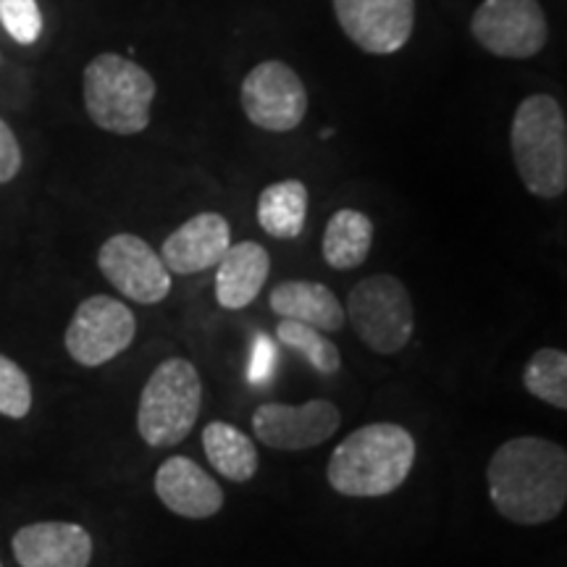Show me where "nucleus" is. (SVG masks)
I'll return each instance as SVG.
<instances>
[{"instance_id":"nucleus-17","label":"nucleus","mask_w":567,"mask_h":567,"mask_svg":"<svg viewBox=\"0 0 567 567\" xmlns=\"http://www.w3.org/2000/svg\"><path fill=\"white\" fill-rule=\"evenodd\" d=\"M268 305L281 321H300L323 331V334H334L347 321L339 297L326 284L308 279L281 281L268 295Z\"/></svg>"},{"instance_id":"nucleus-3","label":"nucleus","mask_w":567,"mask_h":567,"mask_svg":"<svg viewBox=\"0 0 567 567\" xmlns=\"http://www.w3.org/2000/svg\"><path fill=\"white\" fill-rule=\"evenodd\" d=\"M509 151L530 195L557 200L567 193V118L557 97L536 92L517 105Z\"/></svg>"},{"instance_id":"nucleus-11","label":"nucleus","mask_w":567,"mask_h":567,"mask_svg":"<svg viewBox=\"0 0 567 567\" xmlns=\"http://www.w3.org/2000/svg\"><path fill=\"white\" fill-rule=\"evenodd\" d=\"M339 27L368 55L400 53L413 38L415 0H331Z\"/></svg>"},{"instance_id":"nucleus-14","label":"nucleus","mask_w":567,"mask_h":567,"mask_svg":"<svg viewBox=\"0 0 567 567\" xmlns=\"http://www.w3.org/2000/svg\"><path fill=\"white\" fill-rule=\"evenodd\" d=\"M231 247V226L221 213L205 210L174 229L161 247L163 264L172 274L193 276L216 268Z\"/></svg>"},{"instance_id":"nucleus-8","label":"nucleus","mask_w":567,"mask_h":567,"mask_svg":"<svg viewBox=\"0 0 567 567\" xmlns=\"http://www.w3.org/2000/svg\"><path fill=\"white\" fill-rule=\"evenodd\" d=\"M473 40L505 61L536 59L549 42V21L538 0H484L471 19Z\"/></svg>"},{"instance_id":"nucleus-24","label":"nucleus","mask_w":567,"mask_h":567,"mask_svg":"<svg viewBox=\"0 0 567 567\" xmlns=\"http://www.w3.org/2000/svg\"><path fill=\"white\" fill-rule=\"evenodd\" d=\"M0 27L19 45H34L42 34L38 0H0Z\"/></svg>"},{"instance_id":"nucleus-12","label":"nucleus","mask_w":567,"mask_h":567,"mask_svg":"<svg viewBox=\"0 0 567 567\" xmlns=\"http://www.w3.org/2000/svg\"><path fill=\"white\" fill-rule=\"evenodd\" d=\"M339 425H342V413L329 400H310L305 405L266 402L252 413L255 439L279 452L321 446L337 434Z\"/></svg>"},{"instance_id":"nucleus-1","label":"nucleus","mask_w":567,"mask_h":567,"mask_svg":"<svg viewBox=\"0 0 567 567\" xmlns=\"http://www.w3.org/2000/svg\"><path fill=\"white\" fill-rule=\"evenodd\" d=\"M488 499L515 526H542L567 505V452L542 436L509 439L486 465Z\"/></svg>"},{"instance_id":"nucleus-6","label":"nucleus","mask_w":567,"mask_h":567,"mask_svg":"<svg viewBox=\"0 0 567 567\" xmlns=\"http://www.w3.org/2000/svg\"><path fill=\"white\" fill-rule=\"evenodd\" d=\"M344 316L360 342L375 354L402 352L415 331L413 300L405 284L392 274H373L354 284Z\"/></svg>"},{"instance_id":"nucleus-27","label":"nucleus","mask_w":567,"mask_h":567,"mask_svg":"<svg viewBox=\"0 0 567 567\" xmlns=\"http://www.w3.org/2000/svg\"><path fill=\"white\" fill-rule=\"evenodd\" d=\"M0 567H3V563H0Z\"/></svg>"},{"instance_id":"nucleus-19","label":"nucleus","mask_w":567,"mask_h":567,"mask_svg":"<svg viewBox=\"0 0 567 567\" xmlns=\"http://www.w3.org/2000/svg\"><path fill=\"white\" fill-rule=\"evenodd\" d=\"M203 450L208 463L216 467L226 481L247 484L258 473L260 457L258 446L237 425L226 421H213L203 429Z\"/></svg>"},{"instance_id":"nucleus-2","label":"nucleus","mask_w":567,"mask_h":567,"mask_svg":"<svg viewBox=\"0 0 567 567\" xmlns=\"http://www.w3.org/2000/svg\"><path fill=\"white\" fill-rule=\"evenodd\" d=\"M415 465V439L400 423H371L337 444L326 465L331 488L354 499L389 496Z\"/></svg>"},{"instance_id":"nucleus-15","label":"nucleus","mask_w":567,"mask_h":567,"mask_svg":"<svg viewBox=\"0 0 567 567\" xmlns=\"http://www.w3.org/2000/svg\"><path fill=\"white\" fill-rule=\"evenodd\" d=\"M153 488L163 505L187 520H205L224 507L221 484L189 457H168L155 471Z\"/></svg>"},{"instance_id":"nucleus-21","label":"nucleus","mask_w":567,"mask_h":567,"mask_svg":"<svg viewBox=\"0 0 567 567\" xmlns=\"http://www.w3.org/2000/svg\"><path fill=\"white\" fill-rule=\"evenodd\" d=\"M523 384L536 400L567 410V354L555 347L536 350L523 371Z\"/></svg>"},{"instance_id":"nucleus-9","label":"nucleus","mask_w":567,"mask_h":567,"mask_svg":"<svg viewBox=\"0 0 567 567\" xmlns=\"http://www.w3.org/2000/svg\"><path fill=\"white\" fill-rule=\"evenodd\" d=\"M239 103L252 126L264 132H292L308 113V90L289 63L268 59L250 69L239 87Z\"/></svg>"},{"instance_id":"nucleus-28","label":"nucleus","mask_w":567,"mask_h":567,"mask_svg":"<svg viewBox=\"0 0 567 567\" xmlns=\"http://www.w3.org/2000/svg\"><path fill=\"white\" fill-rule=\"evenodd\" d=\"M0 61H3V59H0Z\"/></svg>"},{"instance_id":"nucleus-4","label":"nucleus","mask_w":567,"mask_h":567,"mask_svg":"<svg viewBox=\"0 0 567 567\" xmlns=\"http://www.w3.org/2000/svg\"><path fill=\"white\" fill-rule=\"evenodd\" d=\"M158 95L151 71L118 53L95 55L82 74L84 111L97 130L132 137L151 126Z\"/></svg>"},{"instance_id":"nucleus-16","label":"nucleus","mask_w":567,"mask_h":567,"mask_svg":"<svg viewBox=\"0 0 567 567\" xmlns=\"http://www.w3.org/2000/svg\"><path fill=\"white\" fill-rule=\"evenodd\" d=\"M271 258L264 245L245 239L231 245L216 266V300L226 310H243L264 292Z\"/></svg>"},{"instance_id":"nucleus-5","label":"nucleus","mask_w":567,"mask_h":567,"mask_svg":"<svg viewBox=\"0 0 567 567\" xmlns=\"http://www.w3.org/2000/svg\"><path fill=\"white\" fill-rule=\"evenodd\" d=\"M203 410V379L187 358H168L145 381L137 431L151 446H174L189 436Z\"/></svg>"},{"instance_id":"nucleus-10","label":"nucleus","mask_w":567,"mask_h":567,"mask_svg":"<svg viewBox=\"0 0 567 567\" xmlns=\"http://www.w3.org/2000/svg\"><path fill=\"white\" fill-rule=\"evenodd\" d=\"M97 268L118 295L137 305H158L172 295L174 274L137 234L118 231L105 239L97 250Z\"/></svg>"},{"instance_id":"nucleus-18","label":"nucleus","mask_w":567,"mask_h":567,"mask_svg":"<svg viewBox=\"0 0 567 567\" xmlns=\"http://www.w3.org/2000/svg\"><path fill=\"white\" fill-rule=\"evenodd\" d=\"M373 247V221L363 210L342 208L329 218L323 231L321 255L334 271H352L363 266Z\"/></svg>"},{"instance_id":"nucleus-26","label":"nucleus","mask_w":567,"mask_h":567,"mask_svg":"<svg viewBox=\"0 0 567 567\" xmlns=\"http://www.w3.org/2000/svg\"><path fill=\"white\" fill-rule=\"evenodd\" d=\"M274 363V347L268 339H258V344H255V358H252V365H250V379L252 381H264L268 379V365Z\"/></svg>"},{"instance_id":"nucleus-23","label":"nucleus","mask_w":567,"mask_h":567,"mask_svg":"<svg viewBox=\"0 0 567 567\" xmlns=\"http://www.w3.org/2000/svg\"><path fill=\"white\" fill-rule=\"evenodd\" d=\"M32 413V381L17 360L0 352V415L24 421Z\"/></svg>"},{"instance_id":"nucleus-13","label":"nucleus","mask_w":567,"mask_h":567,"mask_svg":"<svg viewBox=\"0 0 567 567\" xmlns=\"http://www.w3.org/2000/svg\"><path fill=\"white\" fill-rule=\"evenodd\" d=\"M11 551L19 567H90L95 542L80 523L40 520L13 534Z\"/></svg>"},{"instance_id":"nucleus-20","label":"nucleus","mask_w":567,"mask_h":567,"mask_svg":"<svg viewBox=\"0 0 567 567\" xmlns=\"http://www.w3.org/2000/svg\"><path fill=\"white\" fill-rule=\"evenodd\" d=\"M308 187L300 179L274 182L258 197V224L268 237L295 239L308 218Z\"/></svg>"},{"instance_id":"nucleus-22","label":"nucleus","mask_w":567,"mask_h":567,"mask_svg":"<svg viewBox=\"0 0 567 567\" xmlns=\"http://www.w3.org/2000/svg\"><path fill=\"white\" fill-rule=\"evenodd\" d=\"M276 337H279V342L287 350H292L302 360H308V365L316 373L334 375L342 368V352H339V347L323 331L313 329V326H305L300 321H279Z\"/></svg>"},{"instance_id":"nucleus-25","label":"nucleus","mask_w":567,"mask_h":567,"mask_svg":"<svg viewBox=\"0 0 567 567\" xmlns=\"http://www.w3.org/2000/svg\"><path fill=\"white\" fill-rule=\"evenodd\" d=\"M21 166H24V153H21L17 134L11 124H6V118H0V187L17 179Z\"/></svg>"},{"instance_id":"nucleus-7","label":"nucleus","mask_w":567,"mask_h":567,"mask_svg":"<svg viewBox=\"0 0 567 567\" xmlns=\"http://www.w3.org/2000/svg\"><path fill=\"white\" fill-rule=\"evenodd\" d=\"M137 337L130 305L111 295H92L76 305L63 344L69 358L84 368H101L126 352Z\"/></svg>"}]
</instances>
